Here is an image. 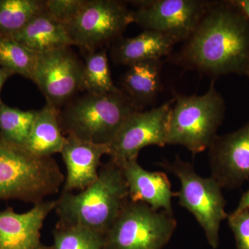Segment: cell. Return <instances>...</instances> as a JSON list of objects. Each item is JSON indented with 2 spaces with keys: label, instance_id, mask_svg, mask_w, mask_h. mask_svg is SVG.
I'll return each instance as SVG.
<instances>
[{
  "label": "cell",
  "instance_id": "7c38bea8",
  "mask_svg": "<svg viewBox=\"0 0 249 249\" xmlns=\"http://www.w3.org/2000/svg\"><path fill=\"white\" fill-rule=\"evenodd\" d=\"M208 150L211 177L222 188L242 186L249 178V120L237 130L217 134Z\"/></svg>",
  "mask_w": 249,
  "mask_h": 249
},
{
  "label": "cell",
  "instance_id": "9a60e30c",
  "mask_svg": "<svg viewBox=\"0 0 249 249\" xmlns=\"http://www.w3.org/2000/svg\"><path fill=\"white\" fill-rule=\"evenodd\" d=\"M122 168L128 186L129 199L148 205L156 211H165L173 214L172 199L175 192L163 172H150L142 168L138 160L123 163Z\"/></svg>",
  "mask_w": 249,
  "mask_h": 249
},
{
  "label": "cell",
  "instance_id": "d6986e66",
  "mask_svg": "<svg viewBox=\"0 0 249 249\" xmlns=\"http://www.w3.org/2000/svg\"><path fill=\"white\" fill-rule=\"evenodd\" d=\"M60 109L47 103L37 111L35 120L24 147L41 157L61 152L66 140L60 120Z\"/></svg>",
  "mask_w": 249,
  "mask_h": 249
},
{
  "label": "cell",
  "instance_id": "5b68a950",
  "mask_svg": "<svg viewBox=\"0 0 249 249\" xmlns=\"http://www.w3.org/2000/svg\"><path fill=\"white\" fill-rule=\"evenodd\" d=\"M174 99L167 145H182L193 155L208 150L217 135L226 112L225 102L214 81L204 94L175 93Z\"/></svg>",
  "mask_w": 249,
  "mask_h": 249
},
{
  "label": "cell",
  "instance_id": "484cf974",
  "mask_svg": "<svg viewBox=\"0 0 249 249\" xmlns=\"http://www.w3.org/2000/svg\"><path fill=\"white\" fill-rule=\"evenodd\" d=\"M227 219L235 237L236 249H249V209L232 212Z\"/></svg>",
  "mask_w": 249,
  "mask_h": 249
},
{
  "label": "cell",
  "instance_id": "8fae6325",
  "mask_svg": "<svg viewBox=\"0 0 249 249\" xmlns=\"http://www.w3.org/2000/svg\"><path fill=\"white\" fill-rule=\"evenodd\" d=\"M83 66L71 47L40 53L32 81L47 103L60 109L81 91Z\"/></svg>",
  "mask_w": 249,
  "mask_h": 249
},
{
  "label": "cell",
  "instance_id": "2e32d148",
  "mask_svg": "<svg viewBox=\"0 0 249 249\" xmlns=\"http://www.w3.org/2000/svg\"><path fill=\"white\" fill-rule=\"evenodd\" d=\"M177 45L171 37L150 30L134 37H121L113 43L111 56L116 65L130 66L137 62L161 60L171 53Z\"/></svg>",
  "mask_w": 249,
  "mask_h": 249
},
{
  "label": "cell",
  "instance_id": "52a82bcc",
  "mask_svg": "<svg viewBox=\"0 0 249 249\" xmlns=\"http://www.w3.org/2000/svg\"><path fill=\"white\" fill-rule=\"evenodd\" d=\"M177 226L173 214L129 199L106 232L102 249H162Z\"/></svg>",
  "mask_w": 249,
  "mask_h": 249
},
{
  "label": "cell",
  "instance_id": "5bb4252c",
  "mask_svg": "<svg viewBox=\"0 0 249 249\" xmlns=\"http://www.w3.org/2000/svg\"><path fill=\"white\" fill-rule=\"evenodd\" d=\"M108 144H98L66 136L60 154L66 167L62 191H83L98 178L103 155H109Z\"/></svg>",
  "mask_w": 249,
  "mask_h": 249
},
{
  "label": "cell",
  "instance_id": "4316f807",
  "mask_svg": "<svg viewBox=\"0 0 249 249\" xmlns=\"http://www.w3.org/2000/svg\"><path fill=\"white\" fill-rule=\"evenodd\" d=\"M249 209V189L242 195L240 201H239L238 206H237L233 212H240L244 210Z\"/></svg>",
  "mask_w": 249,
  "mask_h": 249
},
{
  "label": "cell",
  "instance_id": "7402d4cb",
  "mask_svg": "<svg viewBox=\"0 0 249 249\" xmlns=\"http://www.w3.org/2000/svg\"><path fill=\"white\" fill-rule=\"evenodd\" d=\"M38 53L11 36H0V67L33 80Z\"/></svg>",
  "mask_w": 249,
  "mask_h": 249
},
{
  "label": "cell",
  "instance_id": "30bf717a",
  "mask_svg": "<svg viewBox=\"0 0 249 249\" xmlns=\"http://www.w3.org/2000/svg\"><path fill=\"white\" fill-rule=\"evenodd\" d=\"M174 98L159 107L137 111L129 116L109 144L110 160L121 165L138 160L139 152L150 145H167L168 123Z\"/></svg>",
  "mask_w": 249,
  "mask_h": 249
},
{
  "label": "cell",
  "instance_id": "9c48e42d",
  "mask_svg": "<svg viewBox=\"0 0 249 249\" xmlns=\"http://www.w3.org/2000/svg\"><path fill=\"white\" fill-rule=\"evenodd\" d=\"M134 23L144 30L168 36L177 44L188 40L209 9L204 0H142L132 1Z\"/></svg>",
  "mask_w": 249,
  "mask_h": 249
},
{
  "label": "cell",
  "instance_id": "cb8c5ba5",
  "mask_svg": "<svg viewBox=\"0 0 249 249\" xmlns=\"http://www.w3.org/2000/svg\"><path fill=\"white\" fill-rule=\"evenodd\" d=\"M53 237V249H102L105 239V235L91 229L58 222Z\"/></svg>",
  "mask_w": 249,
  "mask_h": 249
},
{
  "label": "cell",
  "instance_id": "603a6c76",
  "mask_svg": "<svg viewBox=\"0 0 249 249\" xmlns=\"http://www.w3.org/2000/svg\"><path fill=\"white\" fill-rule=\"evenodd\" d=\"M36 114V110H22L3 103L0 107V135L8 142L24 147Z\"/></svg>",
  "mask_w": 249,
  "mask_h": 249
},
{
  "label": "cell",
  "instance_id": "83f0119b",
  "mask_svg": "<svg viewBox=\"0 0 249 249\" xmlns=\"http://www.w3.org/2000/svg\"><path fill=\"white\" fill-rule=\"evenodd\" d=\"M13 75L9 71H6L4 69L0 67V107H1V105L3 104L2 101L1 100V91L2 89L3 86H4V83H6V80L10 77L12 76Z\"/></svg>",
  "mask_w": 249,
  "mask_h": 249
},
{
  "label": "cell",
  "instance_id": "8992f818",
  "mask_svg": "<svg viewBox=\"0 0 249 249\" xmlns=\"http://www.w3.org/2000/svg\"><path fill=\"white\" fill-rule=\"evenodd\" d=\"M157 165L178 178L181 188L175 192L178 204L193 214L211 248L217 249L221 223L228 217L222 187L212 177L203 178L198 175L193 165L178 155L173 161L163 160Z\"/></svg>",
  "mask_w": 249,
  "mask_h": 249
},
{
  "label": "cell",
  "instance_id": "e0dca14e",
  "mask_svg": "<svg viewBox=\"0 0 249 249\" xmlns=\"http://www.w3.org/2000/svg\"><path fill=\"white\" fill-rule=\"evenodd\" d=\"M162 65L161 60L137 62L123 75L121 89L141 110L151 104L161 91Z\"/></svg>",
  "mask_w": 249,
  "mask_h": 249
},
{
  "label": "cell",
  "instance_id": "3957f363",
  "mask_svg": "<svg viewBox=\"0 0 249 249\" xmlns=\"http://www.w3.org/2000/svg\"><path fill=\"white\" fill-rule=\"evenodd\" d=\"M65 178L53 157L34 155L0 135V200L38 204L56 194Z\"/></svg>",
  "mask_w": 249,
  "mask_h": 249
},
{
  "label": "cell",
  "instance_id": "277c9868",
  "mask_svg": "<svg viewBox=\"0 0 249 249\" xmlns=\"http://www.w3.org/2000/svg\"><path fill=\"white\" fill-rule=\"evenodd\" d=\"M139 109L120 89L116 92L85 93L60 111V124L65 136L87 142H112L129 116Z\"/></svg>",
  "mask_w": 249,
  "mask_h": 249
},
{
  "label": "cell",
  "instance_id": "44dd1931",
  "mask_svg": "<svg viewBox=\"0 0 249 249\" xmlns=\"http://www.w3.org/2000/svg\"><path fill=\"white\" fill-rule=\"evenodd\" d=\"M121 89L111 78L107 49L103 48L86 53L83 66L81 91L94 94L116 92Z\"/></svg>",
  "mask_w": 249,
  "mask_h": 249
},
{
  "label": "cell",
  "instance_id": "7a4b0ae2",
  "mask_svg": "<svg viewBox=\"0 0 249 249\" xmlns=\"http://www.w3.org/2000/svg\"><path fill=\"white\" fill-rule=\"evenodd\" d=\"M129 200L122 168L112 160L103 163L96 181L75 194L62 191L54 211L58 223L91 229L106 235Z\"/></svg>",
  "mask_w": 249,
  "mask_h": 249
},
{
  "label": "cell",
  "instance_id": "4fadbf2b",
  "mask_svg": "<svg viewBox=\"0 0 249 249\" xmlns=\"http://www.w3.org/2000/svg\"><path fill=\"white\" fill-rule=\"evenodd\" d=\"M55 204V200H45L23 213L12 207L0 211V249H53L42 243L41 230Z\"/></svg>",
  "mask_w": 249,
  "mask_h": 249
},
{
  "label": "cell",
  "instance_id": "f1b7e54d",
  "mask_svg": "<svg viewBox=\"0 0 249 249\" xmlns=\"http://www.w3.org/2000/svg\"><path fill=\"white\" fill-rule=\"evenodd\" d=\"M232 1L242 10L249 20V0H232Z\"/></svg>",
  "mask_w": 249,
  "mask_h": 249
},
{
  "label": "cell",
  "instance_id": "ac0fdd59",
  "mask_svg": "<svg viewBox=\"0 0 249 249\" xmlns=\"http://www.w3.org/2000/svg\"><path fill=\"white\" fill-rule=\"evenodd\" d=\"M11 37L38 53L74 46L67 27L46 11Z\"/></svg>",
  "mask_w": 249,
  "mask_h": 249
},
{
  "label": "cell",
  "instance_id": "ba28073f",
  "mask_svg": "<svg viewBox=\"0 0 249 249\" xmlns=\"http://www.w3.org/2000/svg\"><path fill=\"white\" fill-rule=\"evenodd\" d=\"M134 13L119 0H86L76 17L66 26L74 46L88 53L122 37Z\"/></svg>",
  "mask_w": 249,
  "mask_h": 249
},
{
  "label": "cell",
  "instance_id": "ffe728a7",
  "mask_svg": "<svg viewBox=\"0 0 249 249\" xmlns=\"http://www.w3.org/2000/svg\"><path fill=\"white\" fill-rule=\"evenodd\" d=\"M45 11V0H0V36L17 34Z\"/></svg>",
  "mask_w": 249,
  "mask_h": 249
},
{
  "label": "cell",
  "instance_id": "d4e9b609",
  "mask_svg": "<svg viewBox=\"0 0 249 249\" xmlns=\"http://www.w3.org/2000/svg\"><path fill=\"white\" fill-rule=\"evenodd\" d=\"M86 0H45L46 11L66 27L76 17Z\"/></svg>",
  "mask_w": 249,
  "mask_h": 249
},
{
  "label": "cell",
  "instance_id": "6da1fadb",
  "mask_svg": "<svg viewBox=\"0 0 249 249\" xmlns=\"http://www.w3.org/2000/svg\"><path fill=\"white\" fill-rule=\"evenodd\" d=\"M175 57L177 63L216 78L249 77V20L232 1H211Z\"/></svg>",
  "mask_w": 249,
  "mask_h": 249
}]
</instances>
